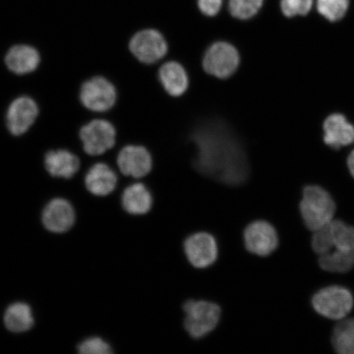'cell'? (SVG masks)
Returning <instances> with one entry per match:
<instances>
[{
	"label": "cell",
	"instance_id": "6da1fadb",
	"mask_svg": "<svg viewBox=\"0 0 354 354\" xmlns=\"http://www.w3.org/2000/svg\"><path fill=\"white\" fill-rule=\"evenodd\" d=\"M197 146L194 167L198 171L218 183L237 187L249 177L250 167L243 150L224 126L210 123L194 133Z\"/></svg>",
	"mask_w": 354,
	"mask_h": 354
},
{
	"label": "cell",
	"instance_id": "7a4b0ae2",
	"mask_svg": "<svg viewBox=\"0 0 354 354\" xmlns=\"http://www.w3.org/2000/svg\"><path fill=\"white\" fill-rule=\"evenodd\" d=\"M300 212L305 225L316 232L333 221L335 203L326 189L309 185L304 189Z\"/></svg>",
	"mask_w": 354,
	"mask_h": 354
},
{
	"label": "cell",
	"instance_id": "3957f363",
	"mask_svg": "<svg viewBox=\"0 0 354 354\" xmlns=\"http://www.w3.org/2000/svg\"><path fill=\"white\" fill-rule=\"evenodd\" d=\"M185 328L194 339H201L218 326L221 310L218 304L207 301L189 300L184 304Z\"/></svg>",
	"mask_w": 354,
	"mask_h": 354
},
{
	"label": "cell",
	"instance_id": "277c9868",
	"mask_svg": "<svg viewBox=\"0 0 354 354\" xmlns=\"http://www.w3.org/2000/svg\"><path fill=\"white\" fill-rule=\"evenodd\" d=\"M312 304L320 315L332 320H342L353 307L351 292L344 287L324 288L313 296Z\"/></svg>",
	"mask_w": 354,
	"mask_h": 354
},
{
	"label": "cell",
	"instance_id": "5b68a950",
	"mask_svg": "<svg viewBox=\"0 0 354 354\" xmlns=\"http://www.w3.org/2000/svg\"><path fill=\"white\" fill-rule=\"evenodd\" d=\"M240 60V55L232 44L219 41L207 48L203 57V66L211 76L227 79L236 72Z\"/></svg>",
	"mask_w": 354,
	"mask_h": 354
},
{
	"label": "cell",
	"instance_id": "8992f818",
	"mask_svg": "<svg viewBox=\"0 0 354 354\" xmlns=\"http://www.w3.org/2000/svg\"><path fill=\"white\" fill-rule=\"evenodd\" d=\"M117 90L112 82L102 77L88 80L80 91V100L93 112H106L112 109L117 101Z\"/></svg>",
	"mask_w": 354,
	"mask_h": 354
},
{
	"label": "cell",
	"instance_id": "52a82bcc",
	"mask_svg": "<svg viewBox=\"0 0 354 354\" xmlns=\"http://www.w3.org/2000/svg\"><path fill=\"white\" fill-rule=\"evenodd\" d=\"M117 132L112 123L96 119L86 124L80 131L83 149L92 156H97L112 149L116 143Z\"/></svg>",
	"mask_w": 354,
	"mask_h": 354
},
{
	"label": "cell",
	"instance_id": "ba28073f",
	"mask_svg": "<svg viewBox=\"0 0 354 354\" xmlns=\"http://www.w3.org/2000/svg\"><path fill=\"white\" fill-rule=\"evenodd\" d=\"M132 55L144 64L156 63L167 55L168 46L163 35L153 29L140 30L129 43Z\"/></svg>",
	"mask_w": 354,
	"mask_h": 354
},
{
	"label": "cell",
	"instance_id": "9c48e42d",
	"mask_svg": "<svg viewBox=\"0 0 354 354\" xmlns=\"http://www.w3.org/2000/svg\"><path fill=\"white\" fill-rule=\"evenodd\" d=\"M184 250L190 264L201 269L210 267L218 255L215 238L206 232H198L189 236L184 243Z\"/></svg>",
	"mask_w": 354,
	"mask_h": 354
},
{
	"label": "cell",
	"instance_id": "30bf717a",
	"mask_svg": "<svg viewBox=\"0 0 354 354\" xmlns=\"http://www.w3.org/2000/svg\"><path fill=\"white\" fill-rule=\"evenodd\" d=\"M243 241L248 251L260 257L272 254L279 243L276 229L264 221H257L248 225L243 232Z\"/></svg>",
	"mask_w": 354,
	"mask_h": 354
},
{
	"label": "cell",
	"instance_id": "8fae6325",
	"mask_svg": "<svg viewBox=\"0 0 354 354\" xmlns=\"http://www.w3.org/2000/svg\"><path fill=\"white\" fill-rule=\"evenodd\" d=\"M39 115L35 101L29 96H20L12 102L7 111L6 122L12 135L20 136L32 127Z\"/></svg>",
	"mask_w": 354,
	"mask_h": 354
},
{
	"label": "cell",
	"instance_id": "7c38bea8",
	"mask_svg": "<svg viewBox=\"0 0 354 354\" xmlns=\"http://www.w3.org/2000/svg\"><path fill=\"white\" fill-rule=\"evenodd\" d=\"M118 165L122 174L141 178L151 171V154L143 146L127 145L118 154Z\"/></svg>",
	"mask_w": 354,
	"mask_h": 354
},
{
	"label": "cell",
	"instance_id": "4fadbf2b",
	"mask_svg": "<svg viewBox=\"0 0 354 354\" xmlns=\"http://www.w3.org/2000/svg\"><path fill=\"white\" fill-rule=\"evenodd\" d=\"M75 212L71 203L64 198L52 199L42 212V223L48 231L64 233L73 227Z\"/></svg>",
	"mask_w": 354,
	"mask_h": 354
},
{
	"label": "cell",
	"instance_id": "5bb4252c",
	"mask_svg": "<svg viewBox=\"0 0 354 354\" xmlns=\"http://www.w3.org/2000/svg\"><path fill=\"white\" fill-rule=\"evenodd\" d=\"M6 64L12 73L17 75L32 73L41 63V55L37 48L26 44H17L8 51Z\"/></svg>",
	"mask_w": 354,
	"mask_h": 354
},
{
	"label": "cell",
	"instance_id": "9a60e30c",
	"mask_svg": "<svg viewBox=\"0 0 354 354\" xmlns=\"http://www.w3.org/2000/svg\"><path fill=\"white\" fill-rule=\"evenodd\" d=\"M323 130L325 143L332 148L339 149L354 142V127L342 114H332L327 118Z\"/></svg>",
	"mask_w": 354,
	"mask_h": 354
},
{
	"label": "cell",
	"instance_id": "2e32d148",
	"mask_svg": "<svg viewBox=\"0 0 354 354\" xmlns=\"http://www.w3.org/2000/svg\"><path fill=\"white\" fill-rule=\"evenodd\" d=\"M86 189L95 196H107L117 187L118 177L106 163H96L87 172Z\"/></svg>",
	"mask_w": 354,
	"mask_h": 354
},
{
	"label": "cell",
	"instance_id": "e0dca14e",
	"mask_svg": "<svg viewBox=\"0 0 354 354\" xmlns=\"http://www.w3.org/2000/svg\"><path fill=\"white\" fill-rule=\"evenodd\" d=\"M44 166L52 176L70 179L80 167L79 158L66 149L51 150L44 158Z\"/></svg>",
	"mask_w": 354,
	"mask_h": 354
},
{
	"label": "cell",
	"instance_id": "ac0fdd59",
	"mask_svg": "<svg viewBox=\"0 0 354 354\" xmlns=\"http://www.w3.org/2000/svg\"><path fill=\"white\" fill-rule=\"evenodd\" d=\"M159 80L168 95L179 97L185 94L189 86V78L185 68L177 62H167L161 66Z\"/></svg>",
	"mask_w": 354,
	"mask_h": 354
},
{
	"label": "cell",
	"instance_id": "d6986e66",
	"mask_svg": "<svg viewBox=\"0 0 354 354\" xmlns=\"http://www.w3.org/2000/svg\"><path fill=\"white\" fill-rule=\"evenodd\" d=\"M124 210L131 215L147 214L153 205V197L145 185L136 183L124 190L122 196Z\"/></svg>",
	"mask_w": 354,
	"mask_h": 354
},
{
	"label": "cell",
	"instance_id": "ffe728a7",
	"mask_svg": "<svg viewBox=\"0 0 354 354\" xmlns=\"http://www.w3.org/2000/svg\"><path fill=\"white\" fill-rule=\"evenodd\" d=\"M3 322L6 328L15 333L28 331L34 325L32 308L25 303L12 304L6 309Z\"/></svg>",
	"mask_w": 354,
	"mask_h": 354
},
{
	"label": "cell",
	"instance_id": "44dd1931",
	"mask_svg": "<svg viewBox=\"0 0 354 354\" xmlns=\"http://www.w3.org/2000/svg\"><path fill=\"white\" fill-rule=\"evenodd\" d=\"M335 351L340 354H354V319L340 322L332 335Z\"/></svg>",
	"mask_w": 354,
	"mask_h": 354
},
{
	"label": "cell",
	"instance_id": "7402d4cb",
	"mask_svg": "<svg viewBox=\"0 0 354 354\" xmlns=\"http://www.w3.org/2000/svg\"><path fill=\"white\" fill-rule=\"evenodd\" d=\"M319 265L326 272H347L354 267V256L339 251H330L321 255Z\"/></svg>",
	"mask_w": 354,
	"mask_h": 354
},
{
	"label": "cell",
	"instance_id": "603a6c76",
	"mask_svg": "<svg viewBox=\"0 0 354 354\" xmlns=\"http://www.w3.org/2000/svg\"><path fill=\"white\" fill-rule=\"evenodd\" d=\"M349 0H317V10L326 19L342 20L348 10Z\"/></svg>",
	"mask_w": 354,
	"mask_h": 354
},
{
	"label": "cell",
	"instance_id": "cb8c5ba5",
	"mask_svg": "<svg viewBox=\"0 0 354 354\" xmlns=\"http://www.w3.org/2000/svg\"><path fill=\"white\" fill-rule=\"evenodd\" d=\"M263 0H230L229 11L240 20H249L254 17L263 7Z\"/></svg>",
	"mask_w": 354,
	"mask_h": 354
},
{
	"label": "cell",
	"instance_id": "d4e9b609",
	"mask_svg": "<svg viewBox=\"0 0 354 354\" xmlns=\"http://www.w3.org/2000/svg\"><path fill=\"white\" fill-rule=\"evenodd\" d=\"M313 0H281V8L287 17L305 16L311 10Z\"/></svg>",
	"mask_w": 354,
	"mask_h": 354
},
{
	"label": "cell",
	"instance_id": "484cf974",
	"mask_svg": "<svg viewBox=\"0 0 354 354\" xmlns=\"http://www.w3.org/2000/svg\"><path fill=\"white\" fill-rule=\"evenodd\" d=\"M78 352L82 354H110L112 348L99 337L88 338L79 344Z\"/></svg>",
	"mask_w": 354,
	"mask_h": 354
},
{
	"label": "cell",
	"instance_id": "4316f807",
	"mask_svg": "<svg viewBox=\"0 0 354 354\" xmlns=\"http://www.w3.org/2000/svg\"><path fill=\"white\" fill-rule=\"evenodd\" d=\"M223 3V0H198V6L203 15L214 17L218 15Z\"/></svg>",
	"mask_w": 354,
	"mask_h": 354
},
{
	"label": "cell",
	"instance_id": "83f0119b",
	"mask_svg": "<svg viewBox=\"0 0 354 354\" xmlns=\"http://www.w3.org/2000/svg\"><path fill=\"white\" fill-rule=\"evenodd\" d=\"M348 167L351 175L354 177V150L349 154L348 158Z\"/></svg>",
	"mask_w": 354,
	"mask_h": 354
}]
</instances>
